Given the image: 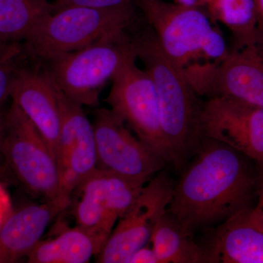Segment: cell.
Masks as SVG:
<instances>
[{
    "mask_svg": "<svg viewBox=\"0 0 263 263\" xmlns=\"http://www.w3.org/2000/svg\"><path fill=\"white\" fill-rule=\"evenodd\" d=\"M209 263H263V209H241L218 227L205 248Z\"/></svg>",
    "mask_w": 263,
    "mask_h": 263,
    "instance_id": "obj_14",
    "label": "cell"
},
{
    "mask_svg": "<svg viewBox=\"0 0 263 263\" xmlns=\"http://www.w3.org/2000/svg\"><path fill=\"white\" fill-rule=\"evenodd\" d=\"M53 12L48 0H0V43H24Z\"/></svg>",
    "mask_w": 263,
    "mask_h": 263,
    "instance_id": "obj_20",
    "label": "cell"
},
{
    "mask_svg": "<svg viewBox=\"0 0 263 263\" xmlns=\"http://www.w3.org/2000/svg\"><path fill=\"white\" fill-rule=\"evenodd\" d=\"M98 254L94 238L76 226L51 239L41 240L27 260L29 263H87Z\"/></svg>",
    "mask_w": 263,
    "mask_h": 263,
    "instance_id": "obj_19",
    "label": "cell"
},
{
    "mask_svg": "<svg viewBox=\"0 0 263 263\" xmlns=\"http://www.w3.org/2000/svg\"><path fill=\"white\" fill-rule=\"evenodd\" d=\"M136 62L131 47L112 79L106 102L141 141L164 162L172 163L161 126L155 84L149 74Z\"/></svg>",
    "mask_w": 263,
    "mask_h": 263,
    "instance_id": "obj_7",
    "label": "cell"
},
{
    "mask_svg": "<svg viewBox=\"0 0 263 263\" xmlns=\"http://www.w3.org/2000/svg\"><path fill=\"white\" fill-rule=\"evenodd\" d=\"M10 98L42 135L55 157L61 117L56 89L46 70L22 67Z\"/></svg>",
    "mask_w": 263,
    "mask_h": 263,
    "instance_id": "obj_15",
    "label": "cell"
},
{
    "mask_svg": "<svg viewBox=\"0 0 263 263\" xmlns=\"http://www.w3.org/2000/svg\"><path fill=\"white\" fill-rule=\"evenodd\" d=\"M138 0H55L53 12L70 6L86 7L97 9H110L128 5H136Z\"/></svg>",
    "mask_w": 263,
    "mask_h": 263,
    "instance_id": "obj_22",
    "label": "cell"
},
{
    "mask_svg": "<svg viewBox=\"0 0 263 263\" xmlns=\"http://www.w3.org/2000/svg\"><path fill=\"white\" fill-rule=\"evenodd\" d=\"M98 168L133 181L148 182L165 162L130 131L111 109L95 111Z\"/></svg>",
    "mask_w": 263,
    "mask_h": 263,
    "instance_id": "obj_10",
    "label": "cell"
},
{
    "mask_svg": "<svg viewBox=\"0 0 263 263\" xmlns=\"http://www.w3.org/2000/svg\"><path fill=\"white\" fill-rule=\"evenodd\" d=\"M183 72L200 98L226 97L263 108V60L254 46L230 51L220 62L194 64Z\"/></svg>",
    "mask_w": 263,
    "mask_h": 263,
    "instance_id": "obj_9",
    "label": "cell"
},
{
    "mask_svg": "<svg viewBox=\"0 0 263 263\" xmlns=\"http://www.w3.org/2000/svg\"><path fill=\"white\" fill-rule=\"evenodd\" d=\"M174 185L160 174L142 189L133 205L118 220L97 260L127 263L138 249L149 243L156 224L168 210Z\"/></svg>",
    "mask_w": 263,
    "mask_h": 263,
    "instance_id": "obj_11",
    "label": "cell"
},
{
    "mask_svg": "<svg viewBox=\"0 0 263 263\" xmlns=\"http://www.w3.org/2000/svg\"><path fill=\"white\" fill-rule=\"evenodd\" d=\"M192 235L167 211L150 239L159 263H209L205 248L195 243Z\"/></svg>",
    "mask_w": 263,
    "mask_h": 263,
    "instance_id": "obj_17",
    "label": "cell"
},
{
    "mask_svg": "<svg viewBox=\"0 0 263 263\" xmlns=\"http://www.w3.org/2000/svg\"><path fill=\"white\" fill-rule=\"evenodd\" d=\"M0 150L17 179L31 193L46 201L60 202L62 195L56 158L42 135L24 112L12 102Z\"/></svg>",
    "mask_w": 263,
    "mask_h": 263,
    "instance_id": "obj_6",
    "label": "cell"
},
{
    "mask_svg": "<svg viewBox=\"0 0 263 263\" xmlns=\"http://www.w3.org/2000/svg\"><path fill=\"white\" fill-rule=\"evenodd\" d=\"M207 0H174L175 3L185 6L202 7L204 8Z\"/></svg>",
    "mask_w": 263,
    "mask_h": 263,
    "instance_id": "obj_26",
    "label": "cell"
},
{
    "mask_svg": "<svg viewBox=\"0 0 263 263\" xmlns=\"http://www.w3.org/2000/svg\"><path fill=\"white\" fill-rule=\"evenodd\" d=\"M146 183L97 168L74 190L70 205L76 226L94 238L99 253L119 218L133 205Z\"/></svg>",
    "mask_w": 263,
    "mask_h": 263,
    "instance_id": "obj_8",
    "label": "cell"
},
{
    "mask_svg": "<svg viewBox=\"0 0 263 263\" xmlns=\"http://www.w3.org/2000/svg\"><path fill=\"white\" fill-rule=\"evenodd\" d=\"M127 263H159V262L155 250L152 247H148L147 245L138 249L131 256Z\"/></svg>",
    "mask_w": 263,
    "mask_h": 263,
    "instance_id": "obj_23",
    "label": "cell"
},
{
    "mask_svg": "<svg viewBox=\"0 0 263 263\" xmlns=\"http://www.w3.org/2000/svg\"><path fill=\"white\" fill-rule=\"evenodd\" d=\"M204 8L215 23L229 31L230 51L254 46L259 32L254 0H207Z\"/></svg>",
    "mask_w": 263,
    "mask_h": 263,
    "instance_id": "obj_18",
    "label": "cell"
},
{
    "mask_svg": "<svg viewBox=\"0 0 263 263\" xmlns=\"http://www.w3.org/2000/svg\"><path fill=\"white\" fill-rule=\"evenodd\" d=\"M136 5L162 51L181 70L220 62L229 53L222 33L205 8L164 0H138Z\"/></svg>",
    "mask_w": 263,
    "mask_h": 263,
    "instance_id": "obj_3",
    "label": "cell"
},
{
    "mask_svg": "<svg viewBox=\"0 0 263 263\" xmlns=\"http://www.w3.org/2000/svg\"><path fill=\"white\" fill-rule=\"evenodd\" d=\"M28 57L22 43H0V105L10 98L19 71Z\"/></svg>",
    "mask_w": 263,
    "mask_h": 263,
    "instance_id": "obj_21",
    "label": "cell"
},
{
    "mask_svg": "<svg viewBox=\"0 0 263 263\" xmlns=\"http://www.w3.org/2000/svg\"><path fill=\"white\" fill-rule=\"evenodd\" d=\"M129 42L155 84L161 126L172 163L180 168L201 142L200 119L203 103L182 70L164 53L155 32L145 22L135 24Z\"/></svg>",
    "mask_w": 263,
    "mask_h": 263,
    "instance_id": "obj_2",
    "label": "cell"
},
{
    "mask_svg": "<svg viewBox=\"0 0 263 263\" xmlns=\"http://www.w3.org/2000/svg\"><path fill=\"white\" fill-rule=\"evenodd\" d=\"M254 46L263 60V30H261V29H259L258 36H257Z\"/></svg>",
    "mask_w": 263,
    "mask_h": 263,
    "instance_id": "obj_28",
    "label": "cell"
},
{
    "mask_svg": "<svg viewBox=\"0 0 263 263\" xmlns=\"http://www.w3.org/2000/svg\"><path fill=\"white\" fill-rule=\"evenodd\" d=\"M137 8L66 7L43 19L24 41V48L29 57L43 62L104 39L124 37L138 19Z\"/></svg>",
    "mask_w": 263,
    "mask_h": 263,
    "instance_id": "obj_4",
    "label": "cell"
},
{
    "mask_svg": "<svg viewBox=\"0 0 263 263\" xmlns=\"http://www.w3.org/2000/svg\"><path fill=\"white\" fill-rule=\"evenodd\" d=\"M258 181H257V193L258 195L257 205L263 209V167H259Z\"/></svg>",
    "mask_w": 263,
    "mask_h": 263,
    "instance_id": "obj_25",
    "label": "cell"
},
{
    "mask_svg": "<svg viewBox=\"0 0 263 263\" xmlns=\"http://www.w3.org/2000/svg\"><path fill=\"white\" fill-rule=\"evenodd\" d=\"M130 50L128 33L52 57L43 62L44 70L67 98L82 106L97 107L104 86L112 81Z\"/></svg>",
    "mask_w": 263,
    "mask_h": 263,
    "instance_id": "obj_5",
    "label": "cell"
},
{
    "mask_svg": "<svg viewBox=\"0 0 263 263\" xmlns=\"http://www.w3.org/2000/svg\"><path fill=\"white\" fill-rule=\"evenodd\" d=\"M67 209L62 202L45 200L10 214L0 226V263L16 262L28 257L48 226Z\"/></svg>",
    "mask_w": 263,
    "mask_h": 263,
    "instance_id": "obj_16",
    "label": "cell"
},
{
    "mask_svg": "<svg viewBox=\"0 0 263 263\" xmlns=\"http://www.w3.org/2000/svg\"><path fill=\"white\" fill-rule=\"evenodd\" d=\"M55 89L61 117L55 158L62 195L71 202L74 190L98 168L95 129L82 105Z\"/></svg>",
    "mask_w": 263,
    "mask_h": 263,
    "instance_id": "obj_12",
    "label": "cell"
},
{
    "mask_svg": "<svg viewBox=\"0 0 263 263\" xmlns=\"http://www.w3.org/2000/svg\"><path fill=\"white\" fill-rule=\"evenodd\" d=\"M195 154L174 186L167 210L191 234L250 206L259 176L250 159L210 138H202Z\"/></svg>",
    "mask_w": 263,
    "mask_h": 263,
    "instance_id": "obj_1",
    "label": "cell"
},
{
    "mask_svg": "<svg viewBox=\"0 0 263 263\" xmlns=\"http://www.w3.org/2000/svg\"><path fill=\"white\" fill-rule=\"evenodd\" d=\"M258 16L259 29L263 30V0H254Z\"/></svg>",
    "mask_w": 263,
    "mask_h": 263,
    "instance_id": "obj_27",
    "label": "cell"
},
{
    "mask_svg": "<svg viewBox=\"0 0 263 263\" xmlns=\"http://www.w3.org/2000/svg\"><path fill=\"white\" fill-rule=\"evenodd\" d=\"M200 135L224 143L263 167V108L219 97L203 103Z\"/></svg>",
    "mask_w": 263,
    "mask_h": 263,
    "instance_id": "obj_13",
    "label": "cell"
},
{
    "mask_svg": "<svg viewBox=\"0 0 263 263\" xmlns=\"http://www.w3.org/2000/svg\"><path fill=\"white\" fill-rule=\"evenodd\" d=\"M4 105H0V146L4 137L7 124V116H8V109H5Z\"/></svg>",
    "mask_w": 263,
    "mask_h": 263,
    "instance_id": "obj_24",
    "label": "cell"
}]
</instances>
